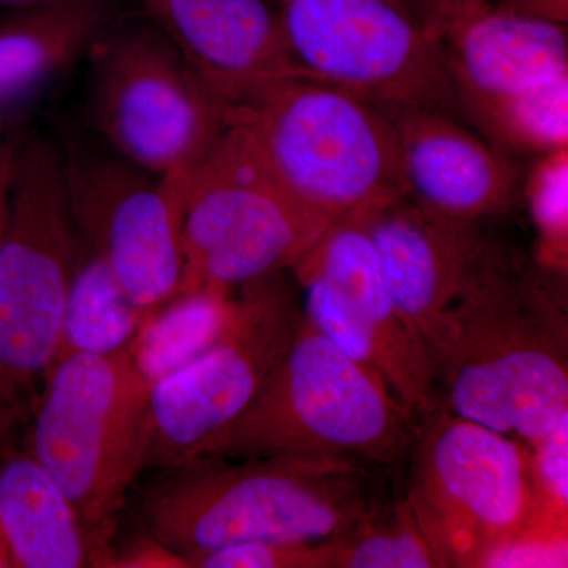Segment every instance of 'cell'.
Masks as SVG:
<instances>
[{
	"instance_id": "obj_1",
	"label": "cell",
	"mask_w": 568,
	"mask_h": 568,
	"mask_svg": "<svg viewBox=\"0 0 568 568\" xmlns=\"http://www.w3.org/2000/svg\"><path fill=\"white\" fill-rule=\"evenodd\" d=\"M562 276L511 254L437 320L436 407L529 448L568 418Z\"/></svg>"
},
{
	"instance_id": "obj_2",
	"label": "cell",
	"mask_w": 568,
	"mask_h": 568,
	"mask_svg": "<svg viewBox=\"0 0 568 568\" xmlns=\"http://www.w3.org/2000/svg\"><path fill=\"white\" fill-rule=\"evenodd\" d=\"M394 473L342 458H196L166 469L141 515L149 537L186 566L252 541L324 544L390 499Z\"/></svg>"
},
{
	"instance_id": "obj_3",
	"label": "cell",
	"mask_w": 568,
	"mask_h": 568,
	"mask_svg": "<svg viewBox=\"0 0 568 568\" xmlns=\"http://www.w3.org/2000/svg\"><path fill=\"white\" fill-rule=\"evenodd\" d=\"M414 433L386 381L302 315L253 402L197 458H342L396 470Z\"/></svg>"
},
{
	"instance_id": "obj_4",
	"label": "cell",
	"mask_w": 568,
	"mask_h": 568,
	"mask_svg": "<svg viewBox=\"0 0 568 568\" xmlns=\"http://www.w3.org/2000/svg\"><path fill=\"white\" fill-rule=\"evenodd\" d=\"M257 162L295 204L328 224L405 194L386 112L316 78H286L227 108Z\"/></svg>"
},
{
	"instance_id": "obj_5",
	"label": "cell",
	"mask_w": 568,
	"mask_h": 568,
	"mask_svg": "<svg viewBox=\"0 0 568 568\" xmlns=\"http://www.w3.org/2000/svg\"><path fill=\"white\" fill-rule=\"evenodd\" d=\"M82 250L58 141L17 134L9 219L0 239V446L28 426L58 357Z\"/></svg>"
},
{
	"instance_id": "obj_6",
	"label": "cell",
	"mask_w": 568,
	"mask_h": 568,
	"mask_svg": "<svg viewBox=\"0 0 568 568\" xmlns=\"http://www.w3.org/2000/svg\"><path fill=\"white\" fill-rule=\"evenodd\" d=\"M151 387L130 349L58 355L29 418L26 448L69 496L108 562L115 515L144 470Z\"/></svg>"
},
{
	"instance_id": "obj_7",
	"label": "cell",
	"mask_w": 568,
	"mask_h": 568,
	"mask_svg": "<svg viewBox=\"0 0 568 568\" xmlns=\"http://www.w3.org/2000/svg\"><path fill=\"white\" fill-rule=\"evenodd\" d=\"M88 130L156 175H190L227 130V106L148 17L112 20L88 54Z\"/></svg>"
},
{
	"instance_id": "obj_8",
	"label": "cell",
	"mask_w": 568,
	"mask_h": 568,
	"mask_svg": "<svg viewBox=\"0 0 568 568\" xmlns=\"http://www.w3.org/2000/svg\"><path fill=\"white\" fill-rule=\"evenodd\" d=\"M403 488L439 568H480L537 514L521 440L436 407L416 424Z\"/></svg>"
},
{
	"instance_id": "obj_9",
	"label": "cell",
	"mask_w": 568,
	"mask_h": 568,
	"mask_svg": "<svg viewBox=\"0 0 568 568\" xmlns=\"http://www.w3.org/2000/svg\"><path fill=\"white\" fill-rule=\"evenodd\" d=\"M328 226L290 200L257 162L244 134L227 125L186 185L179 294H234L290 272Z\"/></svg>"
},
{
	"instance_id": "obj_10",
	"label": "cell",
	"mask_w": 568,
	"mask_h": 568,
	"mask_svg": "<svg viewBox=\"0 0 568 568\" xmlns=\"http://www.w3.org/2000/svg\"><path fill=\"white\" fill-rule=\"evenodd\" d=\"M54 138L82 244L151 315L181 291L182 211L192 174L149 173L73 123L62 122Z\"/></svg>"
},
{
	"instance_id": "obj_11",
	"label": "cell",
	"mask_w": 568,
	"mask_h": 568,
	"mask_svg": "<svg viewBox=\"0 0 568 568\" xmlns=\"http://www.w3.org/2000/svg\"><path fill=\"white\" fill-rule=\"evenodd\" d=\"M301 316V297L286 272L239 290L224 334L152 384L144 469L192 462L233 424L290 345Z\"/></svg>"
},
{
	"instance_id": "obj_12",
	"label": "cell",
	"mask_w": 568,
	"mask_h": 568,
	"mask_svg": "<svg viewBox=\"0 0 568 568\" xmlns=\"http://www.w3.org/2000/svg\"><path fill=\"white\" fill-rule=\"evenodd\" d=\"M274 2L295 61L317 80L379 108L459 112L440 44L394 0Z\"/></svg>"
},
{
	"instance_id": "obj_13",
	"label": "cell",
	"mask_w": 568,
	"mask_h": 568,
	"mask_svg": "<svg viewBox=\"0 0 568 568\" xmlns=\"http://www.w3.org/2000/svg\"><path fill=\"white\" fill-rule=\"evenodd\" d=\"M290 274L305 320L383 377L416 424L436 409L428 349L396 306L358 216L328 226Z\"/></svg>"
},
{
	"instance_id": "obj_14",
	"label": "cell",
	"mask_w": 568,
	"mask_h": 568,
	"mask_svg": "<svg viewBox=\"0 0 568 568\" xmlns=\"http://www.w3.org/2000/svg\"><path fill=\"white\" fill-rule=\"evenodd\" d=\"M358 220L375 245L396 306L424 343L452 305L511 256L481 223L437 215L406 194Z\"/></svg>"
},
{
	"instance_id": "obj_15",
	"label": "cell",
	"mask_w": 568,
	"mask_h": 568,
	"mask_svg": "<svg viewBox=\"0 0 568 568\" xmlns=\"http://www.w3.org/2000/svg\"><path fill=\"white\" fill-rule=\"evenodd\" d=\"M140 2L227 108L272 82L316 78L295 61L278 11L267 0Z\"/></svg>"
},
{
	"instance_id": "obj_16",
	"label": "cell",
	"mask_w": 568,
	"mask_h": 568,
	"mask_svg": "<svg viewBox=\"0 0 568 568\" xmlns=\"http://www.w3.org/2000/svg\"><path fill=\"white\" fill-rule=\"evenodd\" d=\"M394 125L405 194L426 211L481 223L517 205L518 171L446 111L381 108Z\"/></svg>"
},
{
	"instance_id": "obj_17",
	"label": "cell",
	"mask_w": 568,
	"mask_h": 568,
	"mask_svg": "<svg viewBox=\"0 0 568 568\" xmlns=\"http://www.w3.org/2000/svg\"><path fill=\"white\" fill-rule=\"evenodd\" d=\"M437 41L459 112L469 119L568 77L567 22L551 18L485 7L452 22Z\"/></svg>"
},
{
	"instance_id": "obj_18",
	"label": "cell",
	"mask_w": 568,
	"mask_h": 568,
	"mask_svg": "<svg viewBox=\"0 0 568 568\" xmlns=\"http://www.w3.org/2000/svg\"><path fill=\"white\" fill-rule=\"evenodd\" d=\"M0 537L13 568L108 564L69 496L17 440L0 446Z\"/></svg>"
},
{
	"instance_id": "obj_19",
	"label": "cell",
	"mask_w": 568,
	"mask_h": 568,
	"mask_svg": "<svg viewBox=\"0 0 568 568\" xmlns=\"http://www.w3.org/2000/svg\"><path fill=\"white\" fill-rule=\"evenodd\" d=\"M115 0L9 10L0 18V115L67 73L106 28Z\"/></svg>"
},
{
	"instance_id": "obj_20",
	"label": "cell",
	"mask_w": 568,
	"mask_h": 568,
	"mask_svg": "<svg viewBox=\"0 0 568 568\" xmlns=\"http://www.w3.org/2000/svg\"><path fill=\"white\" fill-rule=\"evenodd\" d=\"M237 308V293L179 294L142 324L130 354L153 384L189 364L224 334Z\"/></svg>"
},
{
	"instance_id": "obj_21",
	"label": "cell",
	"mask_w": 568,
	"mask_h": 568,
	"mask_svg": "<svg viewBox=\"0 0 568 568\" xmlns=\"http://www.w3.org/2000/svg\"><path fill=\"white\" fill-rule=\"evenodd\" d=\"M148 317L123 293L110 267L84 246L71 283L58 355L122 353L130 349Z\"/></svg>"
},
{
	"instance_id": "obj_22",
	"label": "cell",
	"mask_w": 568,
	"mask_h": 568,
	"mask_svg": "<svg viewBox=\"0 0 568 568\" xmlns=\"http://www.w3.org/2000/svg\"><path fill=\"white\" fill-rule=\"evenodd\" d=\"M328 568H439L403 489L345 536L328 541Z\"/></svg>"
},
{
	"instance_id": "obj_23",
	"label": "cell",
	"mask_w": 568,
	"mask_h": 568,
	"mask_svg": "<svg viewBox=\"0 0 568 568\" xmlns=\"http://www.w3.org/2000/svg\"><path fill=\"white\" fill-rule=\"evenodd\" d=\"M493 144L545 153L568 148V77L493 104L470 119Z\"/></svg>"
},
{
	"instance_id": "obj_24",
	"label": "cell",
	"mask_w": 568,
	"mask_h": 568,
	"mask_svg": "<svg viewBox=\"0 0 568 568\" xmlns=\"http://www.w3.org/2000/svg\"><path fill=\"white\" fill-rule=\"evenodd\" d=\"M568 148L540 155L525 193L538 234L537 264L567 275Z\"/></svg>"
},
{
	"instance_id": "obj_25",
	"label": "cell",
	"mask_w": 568,
	"mask_h": 568,
	"mask_svg": "<svg viewBox=\"0 0 568 568\" xmlns=\"http://www.w3.org/2000/svg\"><path fill=\"white\" fill-rule=\"evenodd\" d=\"M537 488V514L529 528L567 532L568 418L530 447Z\"/></svg>"
},
{
	"instance_id": "obj_26",
	"label": "cell",
	"mask_w": 568,
	"mask_h": 568,
	"mask_svg": "<svg viewBox=\"0 0 568 568\" xmlns=\"http://www.w3.org/2000/svg\"><path fill=\"white\" fill-rule=\"evenodd\" d=\"M328 541L278 544L252 541L196 556L190 568H328Z\"/></svg>"
},
{
	"instance_id": "obj_27",
	"label": "cell",
	"mask_w": 568,
	"mask_h": 568,
	"mask_svg": "<svg viewBox=\"0 0 568 568\" xmlns=\"http://www.w3.org/2000/svg\"><path fill=\"white\" fill-rule=\"evenodd\" d=\"M567 532L526 528L497 549L485 567H567Z\"/></svg>"
},
{
	"instance_id": "obj_28",
	"label": "cell",
	"mask_w": 568,
	"mask_h": 568,
	"mask_svg": "<svg viewBox=\"0 0 568 568\" xmlns=\"http://www.w3.org/2000/svg\"><path fill=\"white\" fill-rule=\"evenodd\" d=\"M110 567H182L189 568L181 556L149 538L140 547L130 549L122 558L111 560Z\"/></svg>"
},
{
	"instance_id": "obj_29",
	"label": "cell",
	"mask_w": 568,
	"mask_h": 568,
	"mask_svg": "<svg viewBox=\"0 0 568 568\" xmlns=\"http://www.w3.org/2000/svg\"><path fill=\"white\" fill-rule=\"evenodd\" d=\"M14 142L9 119L0 115V239L9 219L11 179H13Z\"/></svg>"
},
{
	"instance_id": "obj_30",
	"label": "cell",
	"mask_w": 568,
	"mask_h": 568,
	"mask_svg": "<svg viewBox=\"0 0 568 568\" xmlns=\"http://www.w3.org/2000/svg\"><path fill=\"white\" fill-rule=\"evenodd\" d=\"M511 2V0H439L435 17L429 22L426 32L437 41L440 33L446 31L452 22L465 17L470 11L485 9V7L499 6V3ZM439 43V41H437Z\"/></svg>"
},
{
	"instance_id": "obj_31",
	"label": "cell",
	"mask_w": 568,
	"mask_h": 568,
	"mask_svg": "<svg viewBox=\"0 0 568 568\" xmlns=\"http://www.w3.org/2000/svg\"><path fill=\"white\" fill-rule=\"evenodd\" d=\"M406 13H409L418 22L428 29L429 22L435 17L439 0H394Z\"/></svg>"
},
{
	"instance_id": "obj_32",
	"label": "cell",
	"mask_w": 568,
	"mask_h": 568,
	"mask_svg": "<svg viewBox=\"0 0 568 568\" xmlns=\"http://www.w3.org/2000/svg\"><path fill=\"white\" fill-rule=\"evenodd\" d=\"M74 2V0H0V9L20 10L32 7L52 6V3Z\"/></svg>"
},
{
	"instance_id": "obj_33",
	"label": "cell",
	"mask_w": 568,
	"mask_h": 568,
	"mask_svg": "<svg viewBox=\"0 0 568 568\" xmlns=\"http://www.w3.org/2000/svg\"><path fill=\"white\" fill-rule=\"evenodd\" d=\"M0 568H13V566H11L9 549H7L6 544H3L2 537H0Z\"/></svg>"
}]
</instances>
